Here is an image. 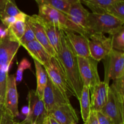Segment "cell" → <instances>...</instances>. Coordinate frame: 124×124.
Returning a JSON list of instances; mask_svg holds the SVG:
<instances>
[{
	"mask_svg": "<svg viewBox=\"0 0 124 124\" xmlns=\"http://www.w3.org/2000/svg\"><path fill=\"white\" fill-rule=\"evenodd\" d=\"M33 58V60L39 63L43 67L47 65L50 61L52 56L46 48L36 39L23 46Z\"/></svg>",
	"mask_w": 124,
	"mask_h": 124,
	"instance_id": "18",
	"label": "cell"
},
{
	"mask_svg": "<svg viewBox=\"0 0 124 124\" xmlns=\"http://www.w3.org/2000/svg\"><path fill=\"white\" fill-rule=\"evenodd\" d=\"M27 20L30 23L31 29L33 31L35 39L46 48V50L50 54L51 56L56 57V53L48 41L46 31L40 22L39 18L38 15L28 16Z\"/></svg>",
	"mask_w": 124,
	"mask_h": 124,
	"instance_id": "15",
	"label": "cell"
},
{
	"mask_svg": "<svg viewBox=\"0 0 124 124\" xmlns=\"http://www.w3.org/2000/svg\"><path fill=\"white\" fill-rule=\"evenodd\" d=\"M15 75H8L4 99V108L6 111L15 118L19 115L18 93Z\"/></svg>",
	"mask_w": 124,
	"mask_h": 124,
	"instance_id": "13",
	"label": "cell"
},
{
	"mask_svg": "<svg viewBox=\"0 0 124 124\" xmlns=\"http://www.w3.org/2000/svg\"><path fill=\"white\" fill-rule=\"evenodd\" d=\"M33 40H35V35H34L33 31L31 29L30 23L28 21L27 18L26 21H25V27L24 33L21 39L19 40V42L20 43L21 46H23Z\"/></svg>",
	"mask_w": 124,
	"mask_h": 124,
	"instance_id": "30",
	"label": "cell"
},
{
	"mask_svg": "<svg viewBox=\"0 0 124 124\" xmlns=\"http://www.w3.org/2000/svg\"><path fill=\"white\" fill-rule=\"evenodd\" d=\"M4 16H16L18 18H26L28 15L19 9L15 0H7L0 19Z\"/></svg>",
	"mask_w": 124,
	"mask_h": 124,
	"instance_id": "25",
	"label": "cell"
},
{
	"mask_svg": "<svg viewBox=\"0 0 124 124\" xmlns=\"http://www.w3.org/2000/svg\"></svg>",
	"mask_w": 124,
	"mask_h": 124,
	"instance_id": "44",
	"label": "cell"
},
{
	"mask_svg": "<svg viewBox=\"0 0 124 124\" xmlns=\"http://www.w3.org/2000/svg\"><path fill=\"white\" fill-rule=\"evenodd\" d=\"M111 38L113 49L119 52L124 51V27L117 32L113 35H110Z\"/></svg>",
	"mask_w": 124,
	"mask_h": 124,
	"instance_id": "27",
	"label": "cell"
},
{
	"mask_svg": "<svg viewBox=\"0 0 124 124\" xmlns=\"http://www.w3.org/2000/svg\"><path fill=\"white\" fill-rule=\"evenodd\" d=\"M48 115H51L61 124H78L79 121L77 113L71 103H65L57 107Z\"/></svg>",
	"mask_w": 124,
	"mask_h": 124,
	"instance_id": "17",
	"label": "cell"
},
{
	"mask_svg": "<svg viewBox=\"0 0 124 124\" xmlns=\"http://www.w3.org/2000/svg\"><path fill=\"white\" fill-rule=\"evenodd\" d=\"M124 22L107 13H90L87 21L88 37L93 33L113 35L124 27Z\"/></svg>",
	"mask_w": 124,
	"mask_h": 124,
	"instance_id": "2",
	"label": "cell"
},
{
	"mask_svg": "<svg viewBox=\"0 0 124 124\" xmlns=\"http://www.w3.org/2000/svg\"><path fill=\"white\" fill-rule=\"evenodd\" d=\"M84 124H99L96 111H91L90 114L86 122H84Z\"/></svg>",
	"mask_w": 124,
	"mask_h": 124,
	"instance_id": "34",
	"label": "cell"
},
{
	"mask_svg": "<svg viewBox=\"0 0 124 124\" xmlns=\"http://www.w3.org/2000/svg\"><path fill=\"white\" fill-rule=\"evenodd\" d=\"M38 16L42 20L62 30H68L70 22L66 15L58 10L47 5H38Z\"/></svg>",
	"mask_w": 124,
	"mask_h": 124,
	"instance_id": "11",
	"label": "cell"
},
{
	"mask_svg": "<svg viewBox=\"0 0 124 124\" xmlns=\"http://www.w3.org/2000/svg\"><path fill=\"white\" fill-rule=\"evenodd\" d=\"M8 28L6 27L3 25H0V39L4 38L8 36Z\"/></svg>",
	"mask_w": 124,
	"mask_h": 124,
	"instance_id": "36",
	"label": "cell"
},
{
	"mask_svg": "<svg viewBox=\"0 0 124 124\" xmlns=\"http://www.w3.org/2000/svg\"><path fill=\"white\" fill-rule=\"evenodd\" d=\"M124 0H80L92 11V13H105V9L109 6Z\"/></svg>",
	"mask_w": 124,
	"mask_h": 124,
	"instance_id": "21",
	"label": "cell"
},
{
	"mask_svg": "<svg viewBox=\"0 0 124 124\" xmlns=\"http://www.w3.org/2000/svg\"><path fill=\"white\" fill-rule=\"evenodd\" d=\"M96 116L99 124H111L108 119L101 111L96 112Z\"/></svg>",
	"mask_w": 124,
	"mask_h": 124,
	"instance_id": "35",
	"label": "cell"
},
{
	"mask_svg": "<svg viewBox=\"0 0 124 124\" xmlns=\"http://www.w3.org/2000/svg\"><path fill=\"white\" fill-rule=\"evenodd\" d=\"M121 124H124V123H121Z\"/></svg>",
	"mask_w": 124,
	"mask_h": 124,
	"instance_id": "43",
	"label": "cell"
},
{
	"mask_svg": "<svg viewBox=\"0 0 124 124\" xmlns=\"http://www.w3.org/2000/svg\"><path fill=\"white\" fill-rule=\"evenodd\" d=\"M8 73L0 69V104L4 107V99L7 84Z\"/></svg>",
	"mask_w": 124,
	"mask_h": 124,
	"instance_id": "29",
	"label": "cell"
},
{
	"mask_svg": "<svg viewBox=\"0 0 124 124\" xmlns=\"http://www.w3.org/2000/svg\"><path fill=\"white\" fill-rule=\"evenodd\" d=\"M21 111H22V113H23V115H25L26 117H27V116H29V109L28 107H24L22 108Z\"/></svg>",
	"mask_w": 124,
	"mask_h": 124,
	"instance_id": "39",
	"label": "cell"
},
{
	"mask_svg": "<svg viewBox=\"0 0 124 124\" xmlns=\"http://www.w3.org/2000/svg\"><path fill=\"white\" fill-rule=\"evenodd\" d=\"M109 87L120 100L124 102V76L113 80Z\"/></svg>",
	"mask_w": 124,
	"mask_h": 124,
	"instance_id": "28",
	"label": "cell"
},
{
	"mask_svg": "<svg viewBox=\"0 0 124 124\" xmlns=\"http://www.w3.org/2000/svg\"><path fill=\"white\" fill-rule=\"evenodd\" d=\"M42 99L48 115L57 107L65 103H70V102H67L65 100L62 94L54 85L48 77L47 85L44 90Z\"/></svg>",
	"mask_w": 124,
	"mask_h": 124,
	"instance_id": "12",
	"label": "cell"
},
{
	"mask_svg": "<svg viewBox=\"0 0 124 124\" xmlns=\"http://www.w3.org/2000/svg\"><path fill=\"white\" fill-rule=\"evenodd\" d=\"M42 124H61L51 115H48Z\"/></svg>",
	"mask_w": 124,
	"mask_h": 124,
	"instance_id": "37",
	"label": "cell"
},
{
	"mask_svg": "<svg viewBox=\"0 0 124 124\" xmlns=\"http://www.w3.org/2000/svg\"><path fill=\"white\" fill-rule=\"evenodd\" d=\"M79 101L80 102L81 116L84 122H85L91 112L90 93L88 87L83 86Z\"/></svg>",
	"mask_w": 124,
	"mask_h": 124,
	"instance_id": "22",
	"label": "cell"
},
{
	"mask_svg": "<svg viewBox=\"0 0 124 124\" xmlns=\"http://www.w3.org/2000/svg\"><path fill=\"white\" fill-rule=\"evenodd\" d=\"M29 114L25 117L31 124H42L48 116L44 104L35 90L29 91L27 96Z\"/></svg>",
	"mask_w": 124,
	"mask_h": 124,
	"instance_id": "9",
	"label": "cell"
},
{
	"mask_svg": "<svg viewBox=\"0 0 124 124\" xmlns=\"http://www.w3.org/2000/svg\"><path fill=\"white\" fill-rule=\"evenodd\" d=\"M109 86V84L103 81L90 89L91 111H101L107 101Z\"/></svg>",
	"mask_w": 124,
	"mask_h": 124,
	"instance_id": "14",
	"label": "cell"
},
{
	"mask_svg": "<svg viewBox=\"0 0 124 124\" xmlns=\"http://www.w3.org/2000/svg\"><path fill=\"white\" fill-rule=\"evenodd\" d=\"M16 124H31V123H30V122H29L28 120H27L26 119H24L23 121H22V122H18V123H17Z\"/></svg>",
	"mask_w": 124,
	"mask_h": 124,
	"instance_id": "41",
	"label": "cell"
},
{
	"mask_svg": "<svg viewBox=\"0 0 124 124\" xmlns=\"http://www.w3.org/2000/svg\"><path fill=\"white\" fill-rule=\"evenodd\" d=\"M27 69H31V64L29 60H27L26 58H24V59H22L21 61L19 62L16 75H15L16 84L21 82L23 78V74H24V70H27Z\"/></svg>",
	"mask_w": 124,
	"mask_h": 124,
	"instance_id": "31",
	"label": "cell"
},
{
	"mask_svg": "<svg viewBox=\"0 0 124 124\" xmlns=\"http://www.w3.org/2000/svg\"><path fill=\"white\" fill-rule=\"evenodd\" d=\"M18 122L15 121V117L7 111L0 117V124H16Z\"/></svg>",
	"mask_w": 124,
	"mask_h": 124,
	"instance_id": "32",
	"label": "cell"
},
{
	"mask_svg": "<svg viewBox=\"0 0 124 124\" xmlns=\"http://www.w3.org/2000/svg\"><path fill=\"white\" fill-rule=\"evenodd\" d=\"M90 56L97 61L104 59L112 48L111 36L107 37L103 33H93L88 37Z\"/></svg>",
	"mask_w": 124,
	"mask_h": 124,
	"instance_id": "7",
	"label": "cell"
},
{
	"mask_svg": "<svg viewBox=\"0 0 124 124\" xmlns=\"http://www.w3.org/2000/svg\"><path fill=\"white\" fill-rule=\"evenodd\" d=\"M105 78L104 82L109 84L110 80H115L124 76V53L112 49L104 58Z\"/></svg>",
	"mask_w": 124,
	"mask_h": 124,
	"instance_id": "5",
	"label": "cell"
},
{
	"mask_svg": "<svg viewBox=\"0 0 124 124\" xmlns=\"http://www.w3.org/2000/svg\"><path fill=\"white\" fill-rule=\"evenodd\" d=\"M7 1V0H0V17L3 12Z\"/></svg>",
	"mask_w": 124,
	"mask_h": 124,
	"instance_id": "38",
	"label": "cell"
},
{
	"mask_svg": "<svg viewBox=\"0 0 124 124\" xmlns=\"http://www.w3.org/2000/svg\"><path fill=\"white\" fill-rule=\"evenodd\" d=\"M34 62H35V70H36V83H37V87L35 92L39 98L42 99L44 90L47 85V81H48V75L43 65L35 60Z\"/></svg>",
	"mask_w": 124,
	"mask_h": 124,
	"instance_id": "20",
	"label": "cell"
},
{
	"mask_svg": "<svg viewBox=\"0 0 124 124\" xmlns=\"http://www.w3.org/2000/svg\"><path fill=\"white\" fill-rule=\"evenodd\" d=\"M71 45L76 56L88 58L90 56L88 46V38L77 35L70 30H63Z\"/></svg>",
	"mask_w": 124,
	"mask_h": 124,
	"instance_id": "16",
	"label": "cell"
},
{
	"mask_svg": "<svg viewBox=\"0 0 124 124\" xmlns=\"http://www.w3.org/2000/svg\"><path fill=\"white\" fill-rule=\"evenodd\" d=\"M26 19H18L14 24L8 27V36L10 39L19 42L24 33Z\"/></svg>",
	"mask_w": 124,
	"mask_h": 124,
	"instance_id": "23",
	"label": "cell"
},
{
	"mask_svg": "<svg viewBox=\"0 0 124 124\" xmlns=\"http://www.w3.org/2000/svg\"><path fill=\"white\" fill-rule=\"evenodd\" d=\"M105 13L110 15L124 22V1L117 2L109 6L105 9Z\"/></svg>",
	"mask_w": 124,
	"mask_h": 124,
	"instance_id": "26",
	"label": "cell"
},
{
	"mask_svg": "<svg viewBox=\"0 0 124 124\" xmlns=\"http://www.w3.org/2000/svg\"><path fill=\"white\" fill-rule=\"evenodd\" d=\"M38 5H47L58 10L65 15L69 12L71 4L75 1L68 0H35Z\"/></svg>",
	"mask_w": 124,
	"mask_h": 124,
	"instance_id": "24",
	"label": "cell"
},
{
	"mask_svg": "<svg viewBox=\"0 0 124 124\" xmlns=\"http://www.w3.org/2000/svg\"><path fill=\"white\" fill-rule=\"evenodd\" d=\"M21 47L19 42L10 39L8 36L0 39V69L8 73L13 59Z\"/></svg>",
	"mask_w": 124,
	"mask_h": 124,
	"instance_id": "10",
	"label": "cell"
},
{
	"mask_svg": "<svg viewBox=\"0 0 124 124\" xmlns=\"http://www.w3.org/2000/svg\"><path fill=\"white\" fill-rule=\"evenodd\" d=\"M26 19L27 18H18V17H16V16H4V17H2V18L0 19V20L1 21V22H2V24L4 25V26L8 28V27L10 26L11 25L14 24L17 20H18V19Z\"/></svg>",
	"mask_w": 124,
	"mask_h": 124,
	"instance_id": "33",
	"label": "cell"
},
{
	"mask_svg": "<svg viewBox=\"0 0 124 124\" xmlns=\"http://www.w3.org/2000/svg\"><path fill=\"white\" fill-rule=\"evenodd\" d=\"M40 22L44 27L50 44L57 54L59 52L61 42V30L57 27L49 24L39 18Z\"/></svg>",
	"mask_w": 124,
	"mask_h": 124,
	"instance_id": "19",
	"label": "cell"
},
{
	"mask_svg": "<svg viewBox=\"0 0 124 124\" xmlns=\"http://www.w3.org/2000/svg\"><path fill=\"white\" fill-rule=\"evenodd\" d=\"M68 1H78V0H68Z\"/></svg>",
	"mask_w": 124,
	"mask_h": 124,
	"instance_id": "42",
	"label": "cell"
},
{
	"mask_svg": "<svg viewBox=\"0 0 124 124\" xmlns=\"http://www.w3.org/2000/svg\"><path fill=\"white\" fill-rule=\"evenodd\" d=\"M76 57L83 86H86L90 89L99 84L101 81L98 73V61L91 56L88 58Z\"/></svg>",
	"mask_w": 124,
	"mask_h": 124,
	"instance_id": "4",
	"label": "cell"
},
{
	"mask_svg": "<svg viewBox=\"0 0 124 124\" xmlns=\"http://www.w3.org/2000/svg\"><path fill=\"white\" fill-rule=\"evenodd\" d=\"M90 12L84 7L80 0L71 4L67 18L75 28V33L88 38L87 30V21Z\"/></svg>",
	"mask_w": 124,
	"mask_h": 124,
	"instance_id": "6",
	"label": "cell"
},
{
	"mask_svg": "<svg viewBox=\"0 0 124 124\" xmlns=\"http://www.w3.org/2000/svg\"><path fill=\"white\" fill-rule=\"evenodd\" d=\"M56 58L62 68L73 96L79 100L83 84L79 71L77 57L62 30H61V48Z\"/></svg>",
	"mask_w": 124,
	"mask_h": 124,
	"instance_id": "1",
	"label": "cell"
},
{
	"mask_svg": "<svg viewBox=\"0 0 124 124\" xmlns=\"http://www.w3.org/2000/svg\"><path fill=\"white\" fill-rule=\"evenodd\" d=\"M101 112L108 119L111 124L124 123V102L115 95L110 87L107 101Z\"/></svg>",
	"mask_w": 124,
	"mask_h": 124,
	"instance_id": "8",
	"label": "cell"
},
{
	"mask_svg": "<svg viewBox=\"0 0 124 124\" xmlns=\"http://www.w3.org/2000/svg\"><path fill=\"white\" fill-rule=\"evenodd\" d=\"M44 67L52 83L59 90L65 100L70 102V97L73 95L72 93L62 68L56 57H52L50 62Z\"/></svg>",
	"mask_w": 124,
	"mask_h": 124,
	"instance_id": "3",
	"label": "cell"
},
{
	"mask_svg": "<svg viewBox=\"0 0 124 124\" xmlns=\"http://www.w3.org/2000/svg\"><path fill=\"white\" fill-rule=\"evenodd\" d=\"M6 111V109L4 108V107L3 106H2V105L0 104V117H1V116H2L4 113V112Z\"/></svg>",
	"mask_w": 124,
	"mask_h": 124,
	"instance_id": "40",
	"label": "cell"
}]
</instances>
